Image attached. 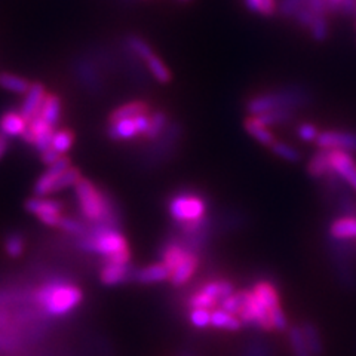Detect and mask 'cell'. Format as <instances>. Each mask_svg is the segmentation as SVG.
<instances>
[{"instance_id": "6da1fadb", "label": "cell", "mask_w": 356, "mask_h": 356, "mask_svg": "<svg viewBox=\"0 0 356 356\" xmlns=\"http://www.w3.org/2000/svg\"><path fill=\"white\" fill-rule=\"evenodd\" d=\"M77 247L88 252L102 255L103 263L128 264L131 263V248L127 238L119 229L94 225L77 241Z\"/></svg>"}, {"instance_id": "7a4b0ae2", "label": "cell", "mask_w": 356, "mask_h": 356, "mask_svg": "<svg viewBox=\"0 0 356 356\" xmlns=\"http://www.w3.org/2000/svg\"><path fill=\"white\" fill-rule=\"evenodd\" d=\"M35 300L44 314L58 318L72 314L82 305L83 291L74 284L57 281L40 286L35 294Z\"/></svg>"}, {"instance_id": "3957f363", "label": "cell", "mask_w": 356, "mask_h": 356, "mask_svg": "<svg viewBox=\"0 0 356 356\" xmlns=\"http://www.w3.org/2000/svg\"><path fill=\"white\" fill-rule=\"evenodd\" d=\"M208 200L195 191H178L168 200V213L177 226L191 225L207 217Z\"/></svg>"}, {"instance_id": "277c9868", "label": "cell", "mask_w": 356, "mask_h": 356, "mask_svg": "<svg viewBox=\"0 0 356 356\" xmlns=\"http://www.w3.org/2000/svg\"><path fill=\"white\" fill-rule=\"evenodd\" d=\"M181 134H183V128L180 125V122L171 120L168 127H166V129L162 132V136L150 141L153 144L149 149V152L146 153V161H144V165L158 166L168 161L177 152Z\"/></svg>"}, {"instance_id": "5b68a950", "label": "cell", "mask_w": 356, "mask_h": 356, "mask_svg": "<svg viewBox=\"0 0 356 356\" xmlns=\"http://www.w3.org/2000/svg\"><path fill=\"white\" fill-rule=\"evenodd\" d=\"M150 116L152 111L134 119H124L115 122V124H108L107 136L113 141H128L137 137L144 138L150 127Z\"/></svg>"}, {"instance_id": "8992f818", "label": "cell", "mask_w": 356, "mask_h": 356, "mask_svg": "<svg viewBox=\"0 0 356 356\" xmlns=\"http://www.w3.org/2000/svg\"><path fill=\"white\" fill-rule=\"evenodd\" d=\"M24 208L30 214L38 217L39 221H42L43 225H47L49 227H58L61 218L64 217L63 204L58 202V200L49 199V197H39V196L30 197L26 202Z\"/></svg>"}, {"instance_id": "52a82bcc", "label": "cell", "mask_w": 356, "mask_h": 356, "mask_svg": "<svg viewBox=\"0 0 356 356\" xmlns=\"http://www.w3.org/2000/svg\"><path fill=\"white\" fill-rule=\"evenodd\" d=\"M315 143L319 149L356 153V132L352 131H319Z\"/></svg>"}, {"instance_id": "ba28073f", "label": "cell", "mask_w": 356, "mask_h": 356, "mask_svg": "<svg viewBox=\"0 0 356 356\" xmlns=\"http://www.w3.org/2000/svg\"><path fill=\"white\" fill-rule=\"evenodd\" d=\"M54 132H55V128L51 127L40 115H38L36 118H33L29 122L27 131L22 134L21 138L29 144H33V146L42 153L43 150L51 147Z\"/></svg>"}, {"instance_id": "9c48e42d", "label": "cell", "mask_w": 356, "mask_h": 356, "mask_svg": "<svg viewBox=\"0 0 356 356\" xmlns=\"http://www.w3.org/2000/svg\"><path fill=\"white\" fill-rule=\"evenodd\" d=\"M72 166V161L69 156H63L60 161L55 162L54 165L48 166V170L44 171L35 184V196L39 197H48L55 191V184H57L60 175L67 171Z\"/></svg>"}, {"instance_id": "30bf717a", "label": "cell", "mask_w": 356, "mask_h": 356, "mask_svg": "<svg viewBox=\"0 0 356 356\" xmlns=\"http://www.w3.org/2000/svg\"><path fill=\"white\" fill-rule=\"evenodd\" d=\"M328 158L334 172L356 192V161L353 154L343 150H328Z\"/></svg>"}, {"instance_id": "8fae6325", "label": "cell", "mask_w": 356, "mask_h": 356, "mask_svg": "<svg viewBox=\"0 0 356 356\" xmlns=\"http://www.w3.org/2000/svg\"><path fill=\"white\" fill-rule=\"evenodd\" d=\"M136 267L131 263L128 264H115V263H103L99 270V281L106 286H116L134 281Z\"/></svg>"}, {"instance_id": "7c38bea8", "label": "cell", "mask_w": 356, "mask_h": 356, "mask_svg": "<svg viewBox=\"0 0 356 356\" xmlns=\"http://www.w3.org/2000/svg\"><path fill=\"white\" fill-rule=\"evenodd\" d=\"M200 266V255L195 251H187L183 260L178 263L171 272L170 282L174 286H183L192 280Z\"/></svg>"}, {"instance_id": "4fadbf2b", "label": "cell", "mask_w": 356, "mask_h": 356, "mask_svg": "<svg viewBox=\"0 0 356 356\" xmlns=\"http://www.w3.org/2000/svg\"><path fill=\"white\" fill-rule=\"evenodd\" d=\"M44 97H47V91H44V86L42 83H31L29 92L26 94L24 102L21 104L19 113L24 116L27 122H30L33 118H36L40 113L42 104L44 102Z\"/></svg>"}, {"instance_id": "5bb4252c", "label": "cell", "mask_w": 356, "mask_h": 356, "mask_svg": "<svg viewBox=\"0 0 356 356\" xmlns=\"http://www.w3.org/2000/svg\"><path fill=\"white\" fill-rule=\"evenodd\" d=\"M171 272L162 261L153 263L149 266H144L141 269L136 270L134 275V282H138L143 285H152V284H161L165 281H170Z\"/></svg>"}, {"instance_id": "9a60e30c", "label": "cell", "mask_w": 356, "mask_h": 356, "mask_svg": "<svg viewBox=\"0 0 356 356\" xmlns=\"http://www.w3.org/2000/svg\"><path fill=\"white\" fill-rule=\"evenodd\" d=\"M252 294L257 297L259 302L269 310H275L276 307H281V297L277 293V288L267 280H260L255 282L251 288Z\"/></svg>"}, {"instance_id": "2e32d148", "label": "cell", "mask_w": 356, "mask_h": 356, "mask_svg": "<svg viewBox=\"0 0 356 356\" xmlns=\"http://www.w3.org/2000/svg\"><path fill=\"white\" fill-rule=\"evenodd\" d=\"M328 236L337 241L356 239V216H341L331 221Z\"/></svg>"}, {"instance_id": "e0dca14e", "label": "cell", "mask_w": 356, "mask_h": 356, "mask_svg": "<svg viewBox=\"0 0 356 356\" xmlns=\"http://www.w3.org/2000/svg\"><path fill=\"white\" fill-rule=\"evenodd\" d=\"M29 122L19 111H6L0 116V132L6 137H22L27 131Z\"/></svg>"}, {"instance_id": "ac0fdd59", "label": "cell", "mask_w": 356, "mask_h": 356, "mask_svg": "<svg viewBox=\"0 0 356 356\" xmlns=\"http://www.w3.org/2000/svg\"><path fill=\"white\" fill-rule=\"evenodd\" d=\"M243 129L247 131L248 136H251L255 141L260 143L264 147H270L276 141L275 134L269 129V127L263 125L261 122L255 116H248L243 120Z\"/></svg>"}, {"instance_id": "d6986e66", "label": "cell", "mask_w": 356, "mask_h": 356, "mask_svg": "<svg viewBox=\"0 0 356 356\" xmlns=\"http://www.w3.org/2000/svg\"><path fill=\"white\" fill-rule=\"evenodd\" d=\"M150 111H152V106L147 102H140V99L138 102H129L111 111L108 116V124H115V122L124 120V119H134L144 113H150Z\"/></svg>"}, {"instance_id": "ffe728a7", "label": "cell", "mask_w": 356, "mask_h": 356, "mask_svg": "<svg viewBox=\"0 0 356 356\" xmlns=\"http://www.w3.org/2000/svg\"><path fill=\"white\" fill-rule=\"evenodd\" d=\"M307 172L312 178H315V180H325L330 174L334 172L330 163L328 150L321 149L312 156L307 163Z\"/></svg>"}, {"instance_id": "44dd1931", "label": "cell", "mask_w": 356, "mask_h": 356, "mask_svg": "<svg viewBox=\"0 0 356 356\" xmlns=\"http://www.w3.org/2000/svg\"><path fill=\"white\" fill-rule=\"evenodd\" d=\"M199 289L200 291H204L205 294H208L211 298H214L218 305L222 302V300L227 298L229 296H232L236 291L233 282L229 280H225V277L211 280V281L205 282Z\"/></svg>"}, {"instance_id": "7402d4cb", "label": "cell", "mask_w": 356, "mask_h": 356, "mask_svg": "<svg viewBox=\"0 0 356 356\" xmlns=\"http://www.w3.org/2000/svg\"><path fill=\"white\" fill-rule=\"evenodd\" d=\"M211 327H214L217 330L236 332L243 325L238 316L232 315V314H229V312L222 310L220 307H216L214 310H211Z\"/></svg>"}, {"instance_id": "603a6c76", "label": "cell", "mask_w": 356, "mask_h": 356, "mask_svg": "<svg viewBox=\"0 0 356 356\" xmlns=\"http://www.w3.org/2000/svg\"><path fill=\"white\" fill-rule=\"evenodd\" d=\"M44 120L48 122L51 127H57L61 119V99L57 94H47L44 102L42 104L40 113Z\"/></svg>"}, {"instance_id": "cb8c5ba5", "label": "cell", "mask_w": 356, "mask_h": 356, "mask_svg": "<svg viewBox=\"0 0 356 356\" xmlns=\"http://www.w3.org/2000/svg\"><path fill=\"white\" fill-rule=\"evenodd\" d=\"M300 328L303 331V337L310 353L314 356L324 355V341H322V336L318 327L307 321V322H303V324L300 325Z\"/></svg>"}, {"instance_id": "d4e9b609", "label": "cell", "mask_w": 356, "mask_h": 356, "mask_svg": "<svg viewBox=\"0 0 356 356\" xmlns=\"http://www.w3.org/2000/svg\"><path fill=\"white\" fill-rule=\"evenodd\" d=\"M144 64H146L150 76L158 83L168 85L172 81V73L170 70V67L163 63V60L158 54H154L153 57H150Z\"/></svg>"}, {"instance_id": "484cf974", "label": "cell", "mask_w": 356, "mask_h": 356, "mask_svg": "<svg viewBox=\"0 0 356 356\" xmlns=\"http://www.w3.org/2000/svg\"><path fill=\"white\" fill-rule=\"evenodd\" d=\"M31 86V82L26 77H21L13 73H0V88L6 89L9 92L26 95Z\"/></svg>"}, {"instance_id": "4316f807", "label": "cell", "mask_w": 356, "mask_h": 356, "mask_svg": "<svg viewBox=\"0 0 356 356\" xmlns=\"http://www.w3.org/2000/svg\"><path fill=\"white\" fill-rule=\"evenodd\" d=\"M296 116V111L291 108H275L272 111H267L257 118L263 125L266 127H277V125H285L289 124Z\"/></svg>"}, {"instance_id": "83f0119b", "label": "cell", "mask_w": 356, "mask_h": 356, "mask_svg": "<svg viewBox=\"0 0 356 356\" xmlns=\"http://www.w3.org/2000/svg\"><path fill=\"white\" fill-rule=\"evenodd\" d=\"M170 122H171V119L166 111H163V110L152 111L150 127H149V131L146 132V136H144V140L150 143L158 137H161L162 132L166 129V127H168Z\"/></svg>"}, {"instance_id": "f1b7e54d", "label": "cell", "mask_w": 356, "mask_h": 356, "mask_svg": "<svg viewBox=\"0 0 356 356\" xmlns=\"http://www.w3.org/2000/svg\"><path fill=\"white\" fill-rule=\"evenodd\" d=\"M288 343L293 356H314L307 348L303 337V331L300 328V325L288 328Z\"/></svg>"}, {"instance_id": "f546056e", "label": "cell", "mask_w": 356, "mask_h": 356, "mask_svg": "<svg viewBox=\"0 0 356 356\" xmlns=\"http://www.w3.org/2000/svg\"><path fill=\"white\" fill-rule=\"evenodd\" d=\"M269 149H270V152L276 156V158L284 159V161H286V162L296 163V162L302 161V153H300L296 147H293L291 144H288V143H285V141L276 140Z\"/></svg>"}, {"instance_id": "4dcf8cb0", "label": "cell", "mask_w": 356, "mask_h": 356, "mask_svg": "<svg viewBox=\"0 0 356 356\" xmlns=\"http://www.w3.org/2000/svg\"><path fill=\"white\" fill-rule=\"evenodd\" d=\"M73 143H74V136L70 129H58L54 132L51 147L55 152H58L61 156H64L65 153L70 152V149L73 147Z\"/></svg>"}, {"instance_id": "1f68e13d", "label": "cell", "mask_w": 356, "mask_h": 356, "mask_svg": "<svg viewBox=\"0 0 356 356\" xmlns=\"http://www.w3.org/2000/svg\"><path fill=\"white\" fill-rule=\"evenodd\" d=\"M252 14H259L261 17H273L277 13L276 0H243Z\"/></svg>"}, {"instance_id": "d6a6232c", "label": "cell", "mask_w": 356, "mask_h": 356, "mask_svg": "<svg viewBox=\"0 0 356 356\" xmlns=\"http://www.w3.org/2000/svg\"><path fill=\"white\" fill-rule=\"evenodd\" d=\"M187 307L188 309H208V310H214L218 307V303L214 298H211L208 294H205L200 289H196L195 293L187 297Z\"/></svg>"}, {"instance_id": "836d02e7", "label": "cell", "mask_w": 356, "mask_h": 356, "mask_svg": "<svg viewBox=\"0 0 356 356\" xmlns=\"http://www.w3.org/2000/svg\"><path fill=\"white\" fill-rule=\"evenodd\" d=\"M81 178H82L81 171L77 170V168H74V166H70L69 170L64 171V172L60 175L57 184H55V191H54V193L63 192V191H65V188L74 187V186L77 184V181L81 180Z\"/></svg>"}, {"instance_id": "e575fe53", "label": "cell", "mask_w": 356, "mask_h": 356, "mask_svg": "<svg viewBox=\"0 0 356 356\" xmlns=\"http://www.w3.org/2000/svg\"><path fill=\"white\" fill-rule=\"evenodd\" d=\"M307 31L310 33L312 39H314L315 42L327 40L330 36V24H328L327 17H322V15L316 17Z\"/></svg>"}, {"instance_id": "d590c367", "label": "cell", "mask_w": 356, "mask_h": 356, "mask_svg": "<svg viewBox=\"0 0 356 356\" xmlns=\"http://www.w3.org/2000/svg\"><path fill=\"white\" fill-rule=\"evenodd\" d=\"M26 248V241L24 236L19 235V233H13V235H9L5 241V251L9 255V257L17 259L19 255H22Z\"/></svg>"}, {"instance_id": "8d00e7d4", "label": "cell", "mask_w": 356, "mask_h": 356, "mask_svg": "<svg viewBox=\"0 0 356 356\" xmlns=\"http://www.w3.org/2000/svg\"><path fill=\"white\" fill-rule=\"evenodd\" d=\"M303 8H306V0H280L277 2V13L284 18H294Z\"/></svg>"}, {"instance_id": "74e56055", "label": "cell", "mask_w": 356, "mask_h": 356, "mask_svg": "<svg viewBox=\"0 0 356 356\" xmlns=\"http://www.w3.org/2000/svg\"><path fill=\"white\" fill-rule=\"evenodd\" d=\"M58 229H61L65 233H69V235L77 236V238L83 236L85 233L88 232V229L85 227V225H83L82 221L76 220V218H72V217H67V216H64L61 218L60 225H58Z\"/></svg>"}, {"instance_id": "f35d334b", "label": "cell", "mask_w": 356, "mask_h": 356, "mask_svg": "<svg viewBox=\"0 0 356 356\" xmlns=\"http://www.w3.org/2000/svg\"><path fill=\"white\" fill-rule=\"evenodd\" d=\"M188 321L195 328L211 327V310L208 309H188Z\"/></svg>"}, {"instance_id": "ab89813d", "label": "cell", "mask_w": 356, "mask_h": 356, "mask_svg": "<svg viewBox=\"0 0 356 356\" xmlns=\"http://www.w3.org/2000/svg\"><path fill=\"white\" fill-rule=\"evenodd\" d=\"M270 319H272V325L275 331H288V318L285 315V312L281 307H276L275 310L270 312Z\"/></svg>"}, {"instance_id": "60d3db41", "label": "cell", "mask_w": 356, "mask_h": 356, "mask_svg": "<svg viewBox=\"0 0 356 356\" xmlns=\"http://www.w3.org/2000/svg\"><path fill=\"white\" fill-rule=\"evenodd\" d=\"M318 134H319V129L312 124H302L297 128L298 138L302 141H306V143L315 141L316 137H318Z\"/></svg>"}, {"instance_id": "b9f144b4", "label": "cell", "mask_w": 356, "mask_h": 356, "mask_svg": "<svg viewBox=\"0 0 356 356\" xmlns=\"http://www.w3.org/2000/svg\"><path fill=\"white\" fill-rule=\"evenodd\" d=\"M243 356H270V350L263 341H251L245 349Z\"/></svg>"}, {"instance_id": "7bdbcfd3", "label": "cell", "mask_w": 356, "mask_h": 356, "mask_svg": "<svg viewBox=\"0 0 356 356\" xmlns=\"http://www.w3.org/2000/svg\"><path fill=\"white\" fill-rule=\"evenodd\" d=\"M61 158H63V156H61L58 152H55L52 147H49V149H47V150H43V152L40 153V161L43 162V165H47V166L54 165L55 162L60 161Z\"/></svg>"}, {"instance_id": "ee69618b", "label": "cell", "mask_w": 356, "mask_h": 356, "mask_svg": "<svg viewBox=\"0 0 356 356\" xmlns=\"http://www.w3.org/2000/svg\"><path fill=\"white\" fill-rule=\"evenodd\" d=\"M339 14L346 17L356 15V0H341Z\"/></svg>"}, {"instance_id": "f6af8a7d", "label": "cell", "mask_w": 356, "mask_h": 356, "mask_svg": "<svg viewBox=\"0 0 356 356\" xmlns=\"http://www.w3.org/2000/svg\"><path fill=\"white\" fill-rule=\"evenodd\" d=\"M8 147H9L8 137L3 136L2 132H0V159H2L3 156H5V153L8 152Z\"/></svg>"}, {"instance_id": "bcb514c9", "label": "cell", "mask_w": 356, "mask_h": 356, "mask_svg": "<svg viewBox=\"0 0 356 356\" xmlns=\"http://www.w3.org/2000/svg\"><path fill=\"white\" fill-rule=\"evenodd\" d=\"M340 2H341V0H328L331 14H339V8H340Z\"/></svg>"}, {"instance_id": "7dc6e473", "label": "cell", "mask_w": 356, "mask_h": 356, "mask_svg": "<svg viewBox=\"0 0 356 356\" xmlns=\"http://www.w3.org/2000/svg\"><path fill=\"white\" fill-rule=\"evenodd\" d=\"M178 2H181V3H191V2H193V0H178Z\"/></svg>"}]
</instances>
